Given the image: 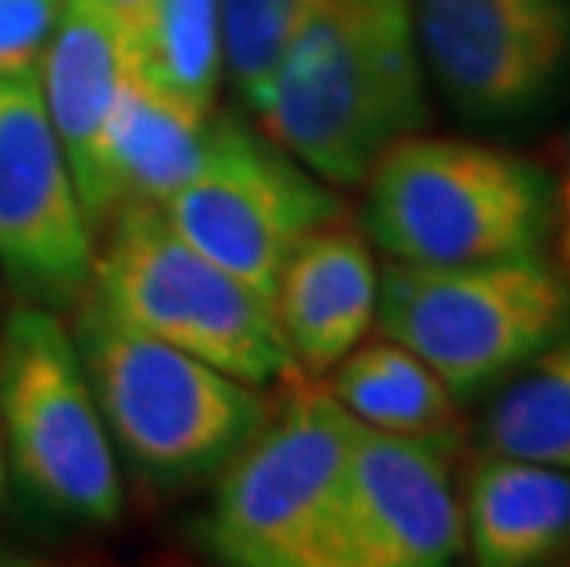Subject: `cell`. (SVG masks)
<instances>
[{"label": "cell", "instance_id": "cell-1", "mask_svg": "<svg viewBox=\"0 0 570 567\" xmlns=\"http://www.w3.org/2000/svg\"><path fill=\"white\" fill-rule=\"evenodd\" d=\"M250 107L321 180L361 185L428 123L412 0H313Z\"/></svg>", "mask_w": 570, "mask_h": 567}, {"label": "cell", "instance_id": "cell-2", "mask_svg": "<svg viewBox=\"0 0 570 567\" xmlns=\"http://www.w3.org/2000/svg\"><path fill=\"white\" fill-rule=\"evenodd\" d=\"M361 420L306 372H287L258 431L222 468L206 541L236 567H332L335 516Z\"/></svg>", "mask_w": 570, "mask_h": 567}, {"label": "cell", "instance_id": "cell-3", "mask_svg": "<svg viewBox=\"0 0 570 567\" xmlns=\"http://www.w3.org/2000/svg\"><path fill=\"white\" fill-rule=\"evenodd\" d=\"M365 180V228L397 262L530 258L552 225L544 170L482 144L405 137L380 155Z\"/></svg>", "mask_w": 570, "mask_h": 567}, {"label": "cell", "instance_id": "cell-4", "mask_svg": "<svg viewBox=\"0 0 570 567\" xmlns=\"http://www.w3.org/2000/svg\"><path fill=\"white\" fill-rule=\"evenodd\" d=\"M78 346L96 405L151 482L188 487L217 476L265 417V398L196 354L129 329L85 299Z\"/></svg>", "mask_w": 570, "mask_h": 567}, {"label": "cell", "instance_id": "cell-5", "mask_svg": "<svg viewBox=\"0 0 570 567\" xmlns=\"http://www.w3.org/2000/svg\"><path fill=\"white\" fill-rule=\"evenodd\" d=\"M92 299L107 313L188 350L247 388L284 380L298 369L269 299L185 244L163 207H122L104 255L92 262Z\"/></svg>", "mask_w": 570, "mask_h": 567}, {"label": "cell", "instance_id": "cell-6", "mask_svg": "<svg viewBox=\"0 0 570 567\" xmlns=\"http://www.w3.org/2000/svg\"><path fill=\"white\" fill-rule=\"evenodd\" d=\"M375 324L471 398L570 324V287L538 255L482 265L391 262L375 292Z\"/></svg>", "mask_w": 570, "mask_h": 567}, {"label": "cell", "instance_id": "cell-7", "mask_svg": "<svg viewBox=\"0 0 570 567\" xmlns=\"http://www.w3.org/2000/svg\"><path fill=\"white\" fill-rule=\"evenodd\" d=\"M0 420L33 498L75 520H118L122 490L100 405L78 343L48 306H16L0 329Z\"/></svg>", "mask_w": 570, "mask_h": 567}, {"label": "cell", "instance_id": "cell-8", "mask_svg": "<svg viewBox=\"0 0 570 567\" xmlns=\"http://www.w3.org/2000/svg\"><path fill=\"white\" fill-rule=\"evenodd\" d=\"M163 214L185 244L273 303L291 251L313 228L343 218V199L298 170L276 140L222 118L210 126L199 174L163 203Z\"/></svg>", "mask_w": 570, "mask_h": 567}, {"label": "cell", "instance_id": "cell-9", "mask_svg": "<svg viewBox=\"0 0 570 567\" xmlns=\"http://www.w3.org/2000/svg\"><path fill=\"white\" fill-rule=\"evenodd\" d=\"M0 270L48 310L81 303L92 276V228L48 123L41 70L0 75Z\"/></svg>", "mask_w": 570, "mask_h": 567}, {"label": "cell", "instance_id": "cell-10", "mask_svg": "<svg viewBox=\"0 0 570 567\" xmlns=\"http://www.w3.org/2000/svg\"><path fill=\"white\" fill-rule=\"evenodd\" d=\"M453 442L361 424L335 516L332 567H442L464 553Z\"/></svg>", "mask_w": 570, "mask_h": 567}, {"label": "cell", "instance_id": "cell-11", "mask_svg": "<svg viewBox=\"0 0 570 567\" xmlns=\"http://www.w3.org/2000/svg\"><path fill=\"white\" fill-rule=\"evenodd\" d=\"M412 19L439 86L475 118L533 111L570 52L567 0H416Z\"/></svg>", "mask_w": 570, "mask_h": 567}, {"label": "cell", "instance_id": "cell-12", "mask_svg": "<svg viewBox=\"0 0 570 567\" xmlns=\"http://www.w3.org/2000/svg\"><path fill=\"white\" fill-rule=\"evenodd\" d=\"M118 86H122L118 22L96 0H63L52 41L41 56V92L89 228H100L115 211L107 192L104 140Z\"/></svg>", "mask_w": 570, "mask_h": 567}, {"label": "cell", "instance_id": "cell-13", "mask_svg": "<svg viewBox=\"0 0 570 567\" xmlns=\"http://www.w3.org/2000/svg\"><path fill=\"white\" fill-rule=\"evenodd\" d=\"M375 292L380 273L354 228L327 222L291 251L273 292V317L298 372L321 380L365 340Z\"/></svg>", "mask_w": 570, "mask_h": 567}, {"label": "cell", "instance_id": "cell-14", "mask_svg": "<svg viewBox=\"0 0 570 567\" xmlns=\"http://www.w3.org/2000/svg\"><path fill=\"white\" fill-rule=\"evenodd\" d=\"M464 538L482 567H530L570 549V472L490 453L468 476Z\"/></svg>", "mask_w": 570, "mask_h": 567}, {"label": "cell", "instance_id": "cell-15", "mask_svg": "<svg viewBox=\"0 0 570 567\" xmlns=\"http://www.w3.org/2000/svg\"><path fill=\"white\" fill-rule=\"evenodd\" d=\"M210 148L206 115L188 111L166 96L144 89L122 70L115 115L104 140L107 192L115 211L129 203H163L185 188Z\"/></svg>", "mask_w": 570, "mask_h": 567}, {"label": "cell", "instance_id": "cell-16", "mask_svg": "<svg viewBox=\"0 0 570 567\" xmlns=\"http://www.w3.org/2000/svg\"><path fill=\"white\" fill-rule=\"evenodd\" d=\"M222 59V0H151L122 30L126 75L196 115L210 111Z\"/></svg>", "mask_w": 570, "mask_h": 567}, {"label": "cell", "instance_id": "cell-17", "mask_svg": "<svg viewBox=\"0 0 570 567\" xmlns=\"http://www.w3.org/2000/svg\"><path fill=\"white\" fill-rule=\"evenodd\" d=\"M332 394L368 428L453 446L464 439L456 394L439 380V372L394 340L350 350L335 365Z\"/></svg>", "mask_w": 570, "mask_h": 567}, {"label": "cell", "instance_id": "cell-18", "mask_svg": "<svg viewBox=\"0 0 570 567\" xmlns=\"http://www.w3.org/2000/svg\"><path fill=\"white\" fill-rule=\"evenodd\" d=\"M487 453L570 472V340H552L504 383L482 420Z\"/></svg>", "mask_w": 570, "mask_h": 567}, {"label": "cell", "instance_id": "cell-19", "mask_svg": "<svg viewBox=\"0 0 570 567\" xmlns=\"http://www.w3.org/2000/svg\"><path fill=\"white\" fill-rule=\"evenodd\" d=\"M313 0H222V41L236 89L254 104Z\"/></svg>", "mask_w": 570, "mask_h": 567}, {"label": "cell", "instance_id": "cell-20", "mask_svg": "<svg viewBox=\"0 0 570 567\" xmlns=\"http://www.w3.org/2000/svg\"><path fill=\"white\" fill-rule=\"evenodd\" d=\"M63 0H0V75L38 70Z\"/></svg>", "mask_w": 570, "mask_h": 567}, {"label": "cell", "instance_id": "cell-21", "mask_svg": "<svg viewBox=\"0 0 570 567\" xmlns=\"http://www.w3.org/2000/svg\"><path fill=\"white\" fill-rule=\"evenodd\" d=\"M96 4H100L107 16H111L115 22H118V30H126L132 19L140 16L144 8L151 4V0H96Z\"/></svg>", "mask_w": 570, "mask_h": 567}, {"label": "cell", "instance_id": "cell-22", "mask_svg": "<svg viewBox=\"0 0 570 567\" xmlns=\"http://www.w3.org/2000/svg\"><path fill=\"white\" fill-rule=\"evenodd\" d=\"M560 218H563V255L570 262V170L563 180V196H560Z\"/></svg>", "mask_w": 570, "mask_h": 567}, {"label": "cell", "instance_id": "cell-23", "mask_svg": "<svg viewBox=\"0 0 570 567\" xmlns=\"http://www.w3.org/2000/svg\"><path fill=\"white\" fill-rule=\"evenodd\" d=\"M0 490H4V453H0Z\"/></svg>", "mask_w": 570, "mask_h": 567}]
</instances>
